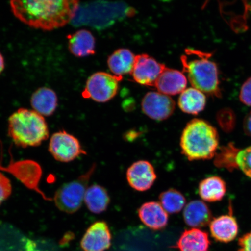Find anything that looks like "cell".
Instances as JSON below:
<instances>
[{
    "mask_svg": "<svg viewBox=\"0 0 251 251\" xmlns=\"http://www.w3.org/2000/svg\"><path fill=\"white\" fill-rule=\"evenodd\" d=\"M79 3L76 0L10 1L12 13L22 23L34 29L51 31L74 20Z\"/></svg>",
    "mask_w": 251,
    "mask_h": 251,
    "instance_id": "obj_1",
    "label": "cell"
},
{
    "mask_svg": "<svg viewBox=\"0 0 251 251\" xmlns=\"http://www.w3.org/2000/svg\"><path fill=\"white\" fill-rule=\"evenodd\" d=\"M211 53L193 49L185 50L181 56L184 73L191 85L207 95L222 97L219 70L216 63L210 60Z\"/></svg>",
    "mask_w": 251,
    "mask_h": 251,
    "instance_id": "obj_2",
    "label": "cell"
},
{
    "mask_svg": "<svg viewBox=\"0 0 251 251\" xmlns=\"http://www.w3.org/2000/svg\"><path fill=\"white\" fill-rule=\"evenodd\" d=\"M219 143L215 127L203 119H194L182 132L181 152L190 161L212 159L218 151Z\"/></svg>",
    "mask_w": 251,
    "mask_h": 251,
    "instance_id": "obj_3",
    "label": "cell"
},
{
    "mask_svg": "<svg viewBox=\"0 0 251 251\" xmlns=\"http://www.w3.org/2000/svg\"><path fill=\"white\" fill-rule=\"evenodd\" d=\"M8 134L16 146L27 148L38 147L48 139L49 129L43 116L20 108L8 119Z\"/></svg>",
    "mask_w": 251,
    "mask_h": 251,
    "instance_id": "obj_4",
    "label": "cell"
},
{
    "mask_svg": "<svg viewBox=\"0 0 251 251\" xmlns=\"http://www.w3.org/2000/svg\"><path fill=\"white\" fill-rule=\"evenodd\" d=\"M96 168V164H93L85 174L80 176L76 180L62 185L56 190L54 201L59 211L72 214L80 209L84 201L88 184Z\"/></svg>",
    "mask_w": 251,
    "mask_h": 251,
    "instance_id": "obj_5",
    "label": "cell"
},
{
    "mask_svg": "<svg viewBox=\"0 0 251 251\" xmlns=\"http://www.w3.org/2000/svg\"><path fill=\"white\" fill-rule=\"evenodd\" d=\"M122 78L104 72H96L88 78L81 95L97 102H108L117 95Z\"/></svg>",
    "mask_w": 251,
    "mask_h": 251,
    "instance_id": "obj_6",
    "label": "cell"
},
{
    "mask_svg": "<svg viewBox=\"0 0 251 251\" xmlns=\"http://www.w3.org/2000/svg\"><path fill=\"white\" fill-rule=\"evenodd\" d=\"M49 151L53 158L63 163L73 161L87 153L77 138L66 131H59L52 135Z\"/></svg>",
    "mask_w": 251,
    "mask_h": 251,
    "instance_id": "obj_7",
    "label": "cell"
},
{
    "mask_svg": "<svg viewBox=\"0 0 251 251\" xmlns=\"http://www.w3.org/2000/svg\"><path fill=\"white\" fill-rule=\"evenodd\" d=\"M165 65L146 54L136 55V60L131 75L136 82L146 86L155 87Z\"/></svg>",
    "mask_w": 251,
    "mask_h": 251,
    "instance_id": "obj_8",
    "label": "cell"
},
{
    "mask_svg": "<svg viewBox=\"0 0 251 251\" xmlns=\"http://www.w3.org/2000/svg\"><path fill=\"white\" fill-rule=\"evenodd\" d=\"M143 111L153 120H166L173 114L175 102L171 97L159 92H149L144 97L141 103Z\"/></svg>",
    "mask_w": 251,
    "mask_h": 251,
    "instance_id": "obj_9",
    "label": "cell"
},
{
    "mask_svg": "<svg viewBox=\"0 0 251 251\" xmlns=\"http://www.w3.org/2000/svg\"><path fill=\"white\" fill-rule=\"evenodd\" d=\"M112 236L108 225L97 221L87 228L80 241L83 251H105L111 246Z\"/></svg>",
    "mask_w": 251,
    "mask_h": 251,
    "instance_id": "obj_10",
    "label": "cell"
},
{
    "mask_svg": "<svg viewBox=\"0 0 251 251\" xmlns=\"http://www.w3.org/2000/svg\"><path fill=\"white\" fill-rule=\"evenodd\" d=\"M128 184L138 191H146L152 186L156 178L155 169L150 162L139 161L133 163L127 169Z\"/></svg>",
    "mask_w": 251,
    "mask_h": 251,
    "instance_id": "obj_11",
    "label": "cell"
},
{
    "mask_svg": "<svg viewBox=\"0 0 251 251\" xmlns=\"http://www.w3.org/2000/svg\"><path fill=\"white\" fill-rule=\"evenodd\" d=\"M187 78L182 72L165 68L160 75L155 87L158 92L167 96H174L186 90Z\"/></svg>",
    "mask_w": 251,
    "mask_h": 251,
    "instance_id": "obj_12",
    "label": "cell"
},
{
    "mask_svg": "<svg viewBox=\"0 0 251 251\" xmlns=\"http://www.w3.org/2000/svg\"><path fill=\"white\" fill-rule=\"evenodd\" d=\"M138 214L141 222L152 230H162L168 224V213L161 203L157 202L144 203L138 210Z\"/></svg>",
    "mask_w": 251,
    "mask_h": 251,
    "instance_id": "obj_13",
    "label": "cell"
},
{
    "mask_svg": "<svg viewBox=\"0 0 251 251\" xmlns=\"http://www.w3.org/2000/svg\"><path fill=\"white\" fill-rule=\"evenodd\" d=\"M209 225L212 237L219 242L230 243L237 236L239 228L236 219L231 215L214 218Z\"/></svg>",
    "mask_w": 251,
    "mask_h": 251,
    "instance_id": "obj_14",
    "label": "cell"
},
{
    "mask_svg": "<svg viewBox=\"0 0 251 251\" xmlns=\"http://www.w3.org/2000/svg\"><path fill=\"white\" fill-rule=\"evenodd\" d=\"M212 215L208 205L201 200H193L184 207L183 218L192 228L205 227L211 224Z\"/></svg>",
    "mask_w": 251,
    "mask_h": 251,
    "instance_id": "obj_15",
    "label": "cell"
},
{
    "mask_svg": "<svg viewBox=\"0 0 251 251\" xmlns=\"http://www.w3.org/2000/svg\"><path fill=\"white\" fill-rule=\"evenodd\" d=\"M68 49L72 55L83 58L96 52V39L91 31L86 29L77 30L68 36Z\"/></svg>",
    "mask_w": 251,
    "mask_h": 251,
    "instance_id": "obj_16",
    "label": "cell"
},
{
    "mask_svg": "<svg viewBox=\"0 0 251 251\" xmlns=\"http://www.w3.org/2000/svg\"><path fill=\"white\" fill-rule=\"evenodd\" d=\"M210 244L206 232L192 228L182 233L176 247L180 251H208Z\"/></svg>",
    "mask_w": 251,
    "mask_h": 251,
    "instance_id": "obj_17",
    "label": "cell"
},
{
    "mask_svg": "<svg viewBox=\"0 0 251 251\" xmlns=\"http://www.w3.org/2000/svg\"><path fill=\"white\" fill-rule=\"evenodd\" d=\"M58 97L54 90L41 87L31 97L30 103L34 111L45 117L51 116L58 106Z\"/></svg>",
    "mask_w": 251,
    "mask_h": 251,
    "instance_id": "obj_18",
    "label": "cell"
},
{
    "mask_svg": "<svg viewBox=\"0 0 251 251\" xmlns=\"http://www.w3.org/2000/svg\"><path fill=\"white\" fill-rule=\"evenodd\" d=\"M136 55L126 49L116 50L108 59L110 70L116 76L123 77L125 75H131L132 72Z\"/></svg>",
    "mask_w": 251,
    "mask_h": 251,
    "instance_id": "obj_19",
    "label": "cell"
},
{
    "mask_svg": "<svg viewBox=\"0 0 251 251\" xmlns=\"http://www.w3.org/2000/svg\"><path fill=\"white\" fill-rule=\"evenodd\" d=\"M28 239L11 225L0 226V251H26Z\"/></svg>",
    "mask_w": 251,
    "mask_h": 251,
    "instance_id": "obj_20",
    "label": "cell"
},
{
    "mask_svg": "<svg viewBox=\"0 0 251 251\" xmlns=\"http://www.w3.org/2000/svg\"><path fill=\"white\" fill-rule=\"evenodd\" d=\"M226 184L222 178L216 176L205 178L200 182L199 192L201 198L205 201H220L226 193Z\"/></svg>",
    "mask_w": 251,
    "mask_h": 251,
    "instance_id": "obj_21",
    "label": "cell"
},
{
    "mask_svg": "<svg viewBox=\"0 0 251 251\" xmlns=\"http://www.w3.org/2000/svg\"><path fill=\"white\" fill-rule=\"evenodd\" d=\"M206 98L201 91L191 87L183 91L178 99V104L182 111L197 115L205 108Z\"/></svg>",
    "mask_w": 251,
    "mask_h": 251,
    "instance_id": "obj_22",
    "label": "cell"
},
{
    "mask_svg": "<svg viewBox=\"0 0 251 251\" xmlns=\"http://www.w3.org/2000/svg\"><path fill=\"white\" fill-rule=\"evenodd\" d=\"M84 201L91 212L94 214H100L107 209L110 197L104 187L94 184L87 188Z\"/></svg>",
    "mask_w": 251,
    "mask_h": 251,
    "instance_id": "obj_23",
    "label": "cell"
},
{
    "mask_svg": "<svg viewBox=\"0 0 251 251\" xmlns=\"http://www.w3.org/2000/svg\"><path fill=\"white\" fill-rule=\"evenodd\" d=\"M160 203L167 213L175 214L180 212L186 205V199L179 191L171 188L160 194Z\"/></svg>",
    "mask_w": 251,
    "mask_h": 251,
    "instance_id": "obj_24",
    "label": "cell"
},
{
    "mask_svg": "<svg viewBox=\"0 0 251 251\" xmlns=\"http://www.w3.org/2000/svg\"><path fill=\"white\" fill-rule=\"evenodd\" d=\"M239 151L233 144H228L227 146L222 147L215 156V165L219 168L233 171L238 168L236 158Z\"/></svg>",
    "mask_w": 251,
    "mask_h": 251,
    "instance_id": "obj_25",
    "label": "cell"
},
{
    "mask_svg": "<svg viewBox=\"0 0 251 251\" xmlns=\"http://www.w3.org/2000/svg\"><path fill=\"white\" fill-rule=\"evenodd\" d=\"M218 123L222 129L226 133L234 130L236 123V117L233 110L225 108L220 110L216 115Z\"/></svg>",
    "mask_w": 251,
    "mask_h": 251,
    "instance_id": "obj_26",
    "label": "cell"
},
{
    "mask_svg": "<svg viewBox=\"0 0 251 251\" xmlns=\"http://www.w3.org/2000/svg\"><path fill=\"white\" fill-rule=\"evenodd\" d=\"M238 168L251 178V146L239 151L236 158Z\"/></svg>",
    "mask_w": 251,
    "mask_h": 251,
    "instance_id": "obj_27",
    "label": "cell"
},
{
    "mask_svg": "<svg viewBox=\"0 0 251 251\" xmlns=\"http://www.w3.org/2000/svg\"><path fill=\"white\" fill-rule=\"evenodd\" d=\"M26 251H60L53 241L46 239H28Z\"/></svg>",
    "mask_w": 251,
    "mask_h": 251,
    "instance_id": "obj_28",
    "label": "cell"
},
{
    "mask_svg": "<svg viewBox=\"0 0 251 251\" xmlns=\"http://www.w3.org/2000/svg\"><path fill=\"white\" fill-rule=\"evenodd\" d=\"M12 191L11 180L0 172V206L11 195Z\"/></svg>",
    "mask_w": 251,
    "mask_h": 251,
    "instance_id": "obj_29",
    "label": "cell"
},
{
    "mask_svg": "<svg viewBox=\"0 0 251 251\" xmlns=\"http://www.w3.org/2000/svg\"><path fill=\"white\" fill-rule=\"evenodd\" d=\"M240 100L245 105L251 106V77L248 78L241 87Z\"/></svg>",
    "mask_w": 251,
    "mask_h": 251,
    "instance_id": "obj_30",
    "label": "cell"
},
{
    "mask_svg": "<svg viewBox=\"0 0 251 251\" xmlns=\"http://www.w3.org/2000/svg\"><path fill=\"white\" fill-rule=\"evenodd\" d=\"M238 251H251V231L241 237L238 240Z\"/></svg>",
    "mask_w": 251,
    "mask_h": 251,
    "instance_id": "obj_31",
    "label": "cell"
},
{
    "mask_svg": "<svg viewBox=\"0 0 251 251\" xmlns=\"http://www.w3.org/2000/svg\"><path fill=\"white\" fill-rule=\"evenodd\" d=\"M243 125L245 132L251 137V111L245 118Z\"/></svg>",
    "mask_w": 251,
    "mask_h": 251,
    "instance_id": "obj_32",
    "label": "cell"
},
{
    "mask_svg": "<svg viewBox=\"0 0 251 251\" xmlns=\"http://www.w3.org/2000/svg\"><path fill=\"white\" fill-rule=\"evenodd\" d=\"M5 68V60L4 56L2 55L1 53L0 52V75L2 74V72L4 71Z\"/></svg>",
    "mask_w": 251,
    "mask_h": 251,
    "instance_id": "obj_33",
    "label": "cell"
}]
</instances>
